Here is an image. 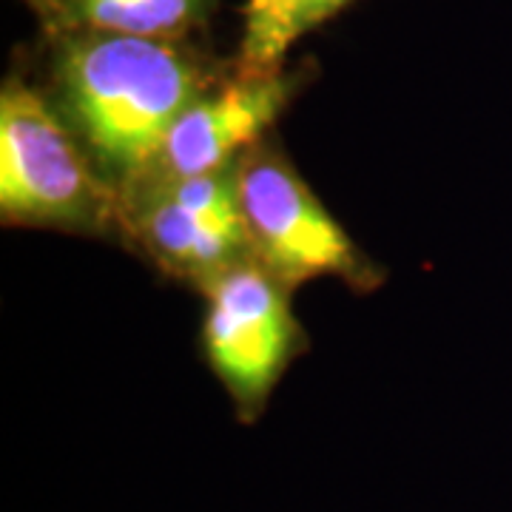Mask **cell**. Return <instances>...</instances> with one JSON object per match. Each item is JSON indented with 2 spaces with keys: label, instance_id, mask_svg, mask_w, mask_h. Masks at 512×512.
<instances>
[{
  "label": "cell",
  "instance_id": "6da1fadb",
  "mask_svg": "<svg viewBox=\"0 0 512 512\" xmlns=\"http://www.w3.org/2000/svg\"><path fill=\"white\" fill-rule=\"evenodd\" d=\"M52 83L60 114L126 197L174 120L220 77L185 40L74 29L52 37Z\"/></svg>",
  "mask_w": 512,
  "mask_h": 512
},
{
  "label": "cell",
  "instance_id": "7a4b0ae2",
  "mask_svg": "<svg viewBox=\"0 0 512 512\" xmlns=\"http://www.w3.org/2000/svg\"><path fill=\"white\" fill-rule=\"evenodd\" d=\"M55 100L18 74L0 92V217L6 225L106 237L120 194L97 171Z\"/></svg>",
  "mask_w": 512,
  "mask_h": 512
},
{
  "label": "cell",
  "instance_id": "3957f363",
  "mask_svg": "<svg viewBox=\"0 0 512 512\" xmlns=\"http://www.w3.org/2000/svg\"><path fill=\"white\" fill-rule=\"evenodd\" d=\"M234 185L256 262L288 291L316 276H339L359 291L379 288L376 265L268 140L239 154Z\"/></svg>",
  "mask_w": 512,
  "mask_h": 512
},
{
  "label": "cell",
  "instance_id": "277c9868",
  "mask_svg": "<svg viewBox=\"0 0 512 512\" xmlns=\"http://www.w3.org/2000/svg\"><path fill=\"white\" fill-rule=\"evenodd\" d=\"M205 356L237 407L242 424H254L279 379L308 339L291 311L288 288L256 259L228 268L205 288Z\"/></svg>",
  "mask_w": 512,
  "mask_h": 512
},
{
  "label": "cell",
  "instance_id": "5b68a950",
  "mask_svg": "<svg viewBox=\"0 0 512 512\" xmlns=\"http://www.w3.org/2000/svg\"><path fill=\"white\" fill-rule=\"evenodd\" d=\"M120 231L165 274L200 291L228 268L256 259L239 211L234 165L128 191L120 200Z\"/></svg>",
  "mask_w": 512,
  "mask_h": 512
},
{
  "label": "cell",
  "instance_id": "8992f818",
  "mask_svg": "<svg viewBox=\"0 0 512 512\" xmlns=\"http://www.w3.org/2000/svg\"><path fill=\"white\" fill-rule=\"evenodd\" d=\"M296 83L299 74L285 72L271 77H242L234 72V77L220 80L174 120L140 185L231 168L239 154L259 143L268 126L276 123L291 103Z\"/></svg>",
  "mask_w": 512,
  "mask_h": 512
},
{
  "label": "cell",
  "instance_id": "52a82bcc",
  "mask_svg": "<svg viewBox=\"0 0 512 512\" xmlns=\"http://www.w3.org/2000/svg\"><path fill=\"white\" fill-rule=\"evenodd\" d=\"M353 0H245L237 74L271 77L302 37L339 15Z\"/></svg>",
  "mask_w": 512,
  "mask_h": 512
},
{
  "label": "cell",
  "instance_id": "ba28073f",
  "mask_svg": "<svg viewBox=\"0 0 512 512\" xmlns=\"http://www.w3.org/2000/svg\"><path fill=\"white\" fill-rule=\"evenodd\" d=\"M214 6L217 0H66L63 32L80 29L154 40H185L205 26Z\"/></svg>",
  "mask_w": 512,
  "mask_h": 512
},
{
  "label": "cell",
  "instance_id": "9c48e42d",
  "mask_svg": "<svg viewBox=\"0 0 512 512\" xmlns=\"http://www.w3.org/2000/svg\"><path fill=\"white\" fill-rule=\"evenodd\" d=\"M23 3L35 12L46 35L55 37L63 32V6H66V0H23Z\"/></svg>",
  "mask_w": 512,
  "mask_h": 512
}]
</instances>
